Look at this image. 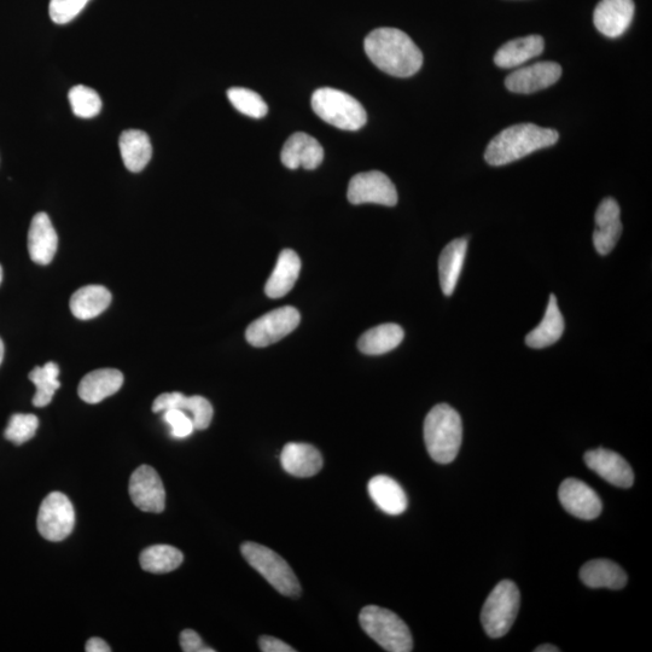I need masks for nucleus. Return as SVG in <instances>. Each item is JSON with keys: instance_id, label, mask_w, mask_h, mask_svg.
<instances>
[{"instance_id": "f257e3e1", "label": "nucleus", "mask_w": 652, "mask_h": 652, "mask_svg": "<svg viewBox=\"0 0 652 652\" xmlns=\"http://www.w3.org/2000/svg\"><path fill=\"white\" fill-rule=\"evenodd\" d=\"M364 49L378 69L393 77L409 78L422 68V51L397 28L375 29L366 37Z\"/></svg>"}, {"instance_id": "f03ea898", "label": "nucleus", "mask_w": 652, "mask_h": 652, "mask_svg": "<svg viewBox=\"0 0 652 652\" xmlns=\"http://www.w3.org/2000/svg\"><path fill=\"white\" fill-rule=\"evenodd\" d=\"M560 138L556 130L534 124L505 128L489 142L485 153L488 165L499 167L523 159L540 149L555 145Z\"/></svg>"}, {"instance_id": "7ed1b4c3", "label": "nucleus", "mask_w": 652, "mask_h": 652, "mask_svg": "<svg viewBox=\"0 0 652 652\" xmlns=\"http://www.w3.org/2000/svg\"><path fill=\"white\" fill-rule=\"evenodd\" d=\"M462 440L463 424L459 413L447 404L433 407L424 421V441L433 461L452 463L461 450Z\"/></svg>"}, {"instance_id": "20e7f679", "label": "nucleus", "mask_w": 652, "mask_h": 652, "mask_svg": "<svg viewBox=\"0 0 652 652\" xmlns=\"http://www.w3.org/2000/svg\"><path fill=\"white\" fill-rule=\"evenodd\" d=\"M360 626L371 639L390 652H410L413 639L409 627L393 611L369 605L360 611Z\"/></svg>"}, {"instance_id": "39448f33", "label": "nucleus", "mask_w": 652, "mask_h": 652, "mask_svg": "<svg viewBox=\"0 0 652 652\" xmlns=\"http://www.w3.org/2000/svg\"><path fill=\"white\" fill-rule=\"evenodd\" d=\"M312 108L320 119L343 131H358L368 121L360 102L348 93L330 87L313 93Z\"/></svg>"}, {"instance_id": "423d86ee", "label": "nucleus", "mask_w": 652, "mask_h": 652, "mask_svg": "<svg viewBox=\"0 0 652 652\" xmlns=\"http://www.w3.org/2000/svg\"><path fill=\"white\" fill-rule=\"evenodd\" d=\"M242 555L246 558L249 566L264 576L273 589L287 597H299L301 585L290 568L287 561L269 547L252 543H244L241 546Z\"/></svg>"}, {"instance_id": "0eeeda50", "label": "nucleus", "mask_w": 652, "mask_h": 652, "mask_svg": "<svg viewBox=\"0 0 652 652\" xmlns=\"http://www.w3.org/2000/svg\"><path fill=\"white\" fill-rule=\"evenodd\" d=\"M521 595L515 582L500 581L488 596L481 611V622L491 638H502L510 631L520 610Z\"/></svg>"}, {"instance_id": "6e6552de", "label": "nucleus", "mask_w": 652, "mask_h": 652, "mask_svg": "<svg viewBox=\"0 0 652 652\" xmlns=\"http://www.w3.org/2000/svg\"><path fill=\"white\" fill-rule=\"evenodd\" d=\"M300 322V312L295 307L277 308L250 324L246 331V339L249 345L256 348L271 346L293 333Z\"/></svg>"}, {"instance_id": "1a4fd4ad", "label": "nucleus", "mask_w": 652, "mask_h": 652, "mask_svg": "<svg viewBox=\"0 0 652 652\" xmlns=\"http://www.w3.org/2000/svg\"><path fill=\"white\" fill-rule=\"evenodd\" d=\"M75 512L71 500L60 492H52L40 505L37 526L40 535L49 541H62L73 532Z\"/></svg>"}, {"instance_id": "9d476101", "label": "nucleus", "mask_w": 652, "mask_h": 652, "mask_svg": "<svg viewBox=\"0 0 652 652\" xmlns=\"http://www.w3.org/2000/svg\"><path fill=\"white\" fill-rule=\"evenodd\" d=\"M348 201L352 205L375 203L387 207L397 206L398 192L392 180L380 171L359 173L349 182Z\"/></svg>"}, {"instance_id": "9b49d317", "label": "nucleus", "mask_w": 652, "mask_h": 652, "mask_svg": "<svg viewBox=\"0 0 652 652\" xmlns=\"http://www.w3.org/2000/svg\"><path fill=\"white\" fill-rule=\"evenodd\" d=\"M128 492H130L133 504L139 510L154 512V514H160L165 510V487H163L159 474L149 465H142L132 474Z\"/></svg>"}, {"instance_id": "f8f14e48", "label": "nucleus", "mask_w": 652, "mask_h": 652, "mask_svg": "<svg viewBox=\"0 0 652 652\" xmlns=\"http://www.w3.org/2000/svg\"><path fill=\"white\" fill-rule=\"evenodd\" d=\"M562 77V67L556 62H538L532 66L517 69L505 79V86L511 92H538L555 85Z\"/></svg>"}, {"instance_id": "ddd939ff", "label": "nucleus", "mask_w": 652, "mask_h": 652, "mask_svg": "<svg viewBox=\"0 0 652 652\" xmlns=\"http://www.w3.org/2000/svg\"><path fill=\"white\" fill-rule=\"evenodd\" d=\"M558 498L570 515L581 520H595L601 515V498L590 486L580 480H564L558 491Z\"/></svg>"}, {"instance_id": "4468645a", "label": "nucleus", "mask_w": 652, "mask_h": 652, "mask_svg": "<svg viewBox=\"0 0 652 652\" xmlns=\"http://www.w3.org/2000/svg\"><path fill=\"white\" fill-rule=\"evenodd\" d=\"M634 10L633 0H601L593 14V22L603 36L619 38L630 28Z\"/></svg>"}, {"instance_id": "2eb2a0df", "label": "nucleus", "mask_w": 652, "mask_h": 652, "mask_svg": "<svg viewBox=\"0 0 652 652\" xmlns=\"http://www.w3.org/2000/svg\"><path fill=\"white\" fill-rule=\"evenodd\" d=\"M585 463L592 471L611 485L630 488L634 482L631 465L614 451L597 448L586 452Z\"/></svg>"}, {"instance_id": "dca6fc26", "label": "nucleus", "mask_w": 652, "mask_h": 652, "mask_svg": "<svg viewBox=\"0 0 652 652\" xmlns=\"http://www.w3.org/2000/svg\"><path fill=\"white\" fill-rule=\"evenodd\" d=\"M281 160L289 170H316L324 160L322 145L307 133L298 132L285 142L282 149Z\"/></svg>"}, {"instance_id": "f3484780", "label": "nucleus", "mask_w": 652, "mask_h": 652, "mask_svg": "<svg viewBox=\"0 0 652 652\" xmlns=\"http://www.w3.org/2000/svg\"><path fill=\"white\" fill-rule=\"evenodd\" d=\"M620 214L619 203L611 197L604 199L598 206L596 230L593 232V244L598 254H610L619 242L622 235Z\"/></svg>"}, {"instance_id": "a211bd4d", "label": "nucleus", "mask_w": 652, "mask_h": 652, "mask_svg": "<svg viewBox=\"0 0 652 652\" xmlns=\"http://www.w3.org/2000/svg\"><path fill=\"white\" fill-rule=\"evenodd\" d=\"M172 409L189 412L197 430H205L211 426L214 411L212 404L206 398L199 395L188 398L182 393L174 392L161 394L155 399L153 404L155 413Z\"/></svg>"}, {"instance_id": "6ab92c4d", "label": "nucleus", "mask_w": 652, "mask_h": 652, "mask_svg": "<svg viewBox=\"0 0 652 652\" xmlns=\"http://www.w3.org/2000/svg\"><path fill=\"white\" fill-rule=\"evenodd\" d=\"M58 247V237L49 215L38 213L34 215L28 232V252L33 263L49 265L55 258Z\"/></svg>"}, {"instance_id": "aec40b11", "label": "nucleus", "mask_w": 652, "mask_h": 652, "mask_svg": "<svg viewBox=\"0 0 652 652\" xmlns=\"http://www.w3.org/2000/svg\"><path fill=\"white\" fill-rule=\"evenodd\" d=\"M282 467L288 474L296 477L317 475L323 468L322 454L310 444L290 442L281 453Z\"/></svg>"}, {"instance_id": "412c9836", "label": "nucleus", "mask_w": 652, "mask_h": 652, "mask_svg": "<svg viewBox=\"0 0 652 652\" xmlns=\"http://www.w3.org/2000/svg\"><path fill=\"white\" fill-rule=\"evenodd\" d=\"M124 384V375L119 370L101 369L87 374L79 384V397L87 404H98L112 397Z\"/></svg>"}, {"instance_id": "4be33fe9", "label": "nucleus", "mask_w": 652, "mask_h": 652, "mask_svg": "<svg viewBox=\"0 0 652 652\" xmlns=\"http://www.w3.org/2000/svg\"><path fill=\"white\" fill-rule=\"evenodd\" d=\"M301 271V259L291 249H284L278 256L275 270L265 285V293L271 299H281L290 293L298 282Z\"/></svg>"}, {"instance_id": "5701e85b", "label": "nucleus", "mask_w": 652, "mask_h": 652, "mask_svg": "<svg viewBox=\"0 0 652 652\" xmlns=\"http://www.w3.org/2000/svg\"><path fill=\"white\" fill-rule=\"evenodd\" d=\"M580 579L591 589L621 590L627 584V574L619 564L609 560H593L580 569Z\"/></svg>"}, {"instance_id": "b1692460", "label": "nucleus", "mask_w": 652, "mask_h": 652, "mask_svg": "<svg viewBox=\"0 0 652 652\" xmlns=\"http://www.w3.org/2000/svg\"><path fill=\"white\" fill-rule=\"evenodd\" d=\"M467 250V238H458V240L448 243L442 250L439 259V276L442 293L446 296H451L456 290Z\"/></svg>"}, {"instance_id": "393cba45", "label": "nucleus", "mask_w": 652, "mask_h": 652, "mask_svg": "<svg viewBox=\"0 0 652 652\" xmlns=\"http://www.w3.org/2000/svg\"><path fill=\"white\" fill-rule=\"evenodd\" d=\"M369 494L374 503L388 515H400L407 509L406 493L399 483L386 475L375 476L369 482Z\"/></svg>"}, {"instance_id": "a878e982", "label": "nucleus", "mask_w": 652, "mask_h": 652, "mask_svg": "<svg viewBox=\"0 0 652 652\" xmlns=\"http://www.w3.org/2000/svg\"><path fill=\"white\" fill-rule=\"evenodd\" d=\"M544 46V39L540 36H528L511 40L497 51L496 56H494V63L504 69L520 67L523 63L543 54Z\"/></svg>"}, {"instance_id": "bb28decb", "label": "nucleus", "mask_w": 652, "mask_h": 652, "mask_svg": "<svg viewBox=\"0 0 652 652\" xmlns=\"http://www.w3.org/2000/svg\"><path fill=\"white\" fill-rule=\"evenodd\" d=\"M564 319L558 307L555 295L550 296L544 319L526 337V345L534 349H543L555 345L564 333Z\"/></svg>"}, {"instance_id": "cd10ccee", "label": "nucleus", "mask_w": 652, "mask_h": 652, "mask_svg": "<svg viewBox=\"0 0 652 652\" xmlns=\"http://www.w3.org/2000/svg\"><path fill=\"white\" fill-rule=\"evenodd\" d=\"M120 153L128 171L142 172L147 167L153 147L147 133L139 130H127L120 137Z\"/></svg>"}, {"instance_id": "c85d7f7f", "label": "nucleus", "mask_w": 652, "mask_h": 652, "mask_svg": "<svg viewBox=\"0 0 652 652\" xmlns=\"http://www.w3.org/2000/svg\"><path fill=\"white\" fill-rule=\"evenodd\" d=\"M112 302V294L102 285H86L72 296L71 311L74 317L89 320L100 316Z\"/></svg>"}, {"instance_id": "c756f323", "label": "nucleus", "mask_w": 652, "mask_h": 652, "mask_svg": "<svg viewBox=\"0 0 652 652\" xmlns=\"http://www.w3.org/2000/svg\"><path fill=\"white\" fill-rule=\"evenodd\" d=\"M404 330L398 324H382L366 331L358 341L359 351L366 355L386 354L404 340Z\"/></svg>"}, {"instance_id": "7c9ffc66", "label": "nucleus", "mask_w": 652, "mask_h": 652, "mask_svg": "<svg viewBox=\"0 0 652 652\" xmlns=\"http://www.w3.org/2000/svg\"><path fill=\"white\" fill-rule=\"evenodd\" d=\"M184 561L182 551L170 545H154L141 553L139 563L145 572L166 574L176 570Z\"/></svg>"}, {"instance_id": "2f4dec72", "label": "nucleus", "mask_w": 652, "mask_h": 652, "mask_svg": "<svg viewBox=\"0 0 652 652\" xmlns=\"http://www.w3.org/2000/svg\"><path fill=\"white\" fill-rule=\"evenodd\" d=\"M60 368L56 363H46L44 366H37L29 374L31 380L37 388V393L33 398V405L36 407L48 406L57 389H60L61 383L58 381Z\"/></svg>"}, {"instance_id": "473e14b6", "label": "nucleus", "mask_w": 652, "mask_h": 652, "mask_svg": "<svg viewBox=\"0 0 652 652\" xmlns=\"http://www.w3.org/2000/svg\"><path fill=\"white\" fill-rule=\"evenodd\" d=\"M227 97H229V101L238 112L250 116V118L263 119L269 112V107H267L263 97L252 90L243 89V87H232L227 91Z\"/></svg>"}, {"instance_id": "72a5a7b5", "label": "nucleus", "mask_w": 652, "mask_h": 652, "mask_svg": "<svg viewBox=\"0 0 652 652\" xmlns=\"http://www.w3.org/2000/svg\"><path fill=\"white\" fill-rule=\"evenodd\" d=\"M69 102L73 113L81 119L95 118L102 110V100L95 90L84 85L74 86L69 91Z\"/></svg>"}, {"instance_id": "f704fd0d", "label": "nucleus", "mask_w": 652, "mask_h": 652, "mask_svg": "<svg viewBox=\"0 0 652 652\" xmlns=\"http://www.w3.org/2000/svg\"><path fill=\"white\" fill-rule=\"evenodd\" d=\"M38 427L39 419L37 416L16 413V415L11 416L4 436L5 439L14 442L15 445H22L34 438Z\"/></svg>"}, {"instance_id": "c9c22d12", "label": "nucleus", "mask_w": 652, "mask_h": 652, "mask_svg": "<svg viewBox=\"0 0 652 652\" xmlns=\"http://www.w3.org/2000/svg\"><path fill=\"white\" fill-rule=\"evenodd\" d=\"M90 0H50L49 13L57 25H66L83 11Z\"/></svg>"}, {"instance_id": "e433bc0d", "label": "nucleus", "mask_w": 652, "mask_h": 652, "mask_svg": "<svg viewBox=\"0 0 652 652\" xmlns=\"http://www.w3.org/2000/svg\"><path fill=\"white\" fill-rule=\"evenodd\" d=\"M163 419L171 427L174 438H188L195 430L192 418L182 410H167L163 412Z\"/></svg>"}, {"instance_id": "4c0bfd02", "label": "nucleus", "mask_w": 652, "mask_h": 652, "mask_svg": "<svg viewBox=\"0 0 652 652\" xmlns=\"http://www.w3.org/2000/svg\"><path fill=\"white\" fill-rule=\"evenodd\" d=\"M180 646L185 652H214L215 650L209 648L203 643L202 638L195 631L185 630L180 634Z\"/></svg>"}, {"instance_id": "58836bf2", "label": "nucleus", "mask_w": 652, "mask_h": 652, "mask_svg": "<svg viewBox=\"0 0 652 652\" xmlns=\"http://www.w3.org/2000/svg\"><path fill=\"white\" fill-rule=\"evenodd\" d=\"M260 650L264 652H295L287 643L275 637L264 636L259 640Z\"/></svg>"}, {"instance_id": "ea45409f", "label": "nucleus", "mask_w": 652, "mask_h": 652, "mask_svg": "<svg viewBox=\"0 0 652 652\" xmlns=\"http://www.w3.org/2000/svg\"><path fill=\"white\" fill-rule=\"evenodd\" d=\"M85 650L87 652H110V646L104 642L101 638H91L89 642L86 643Z\"/></svg>"}, {"instance_id": "a19ab883", "label": "nucleus", "mask_w": 652, "mask_h": 652, "mask_svg": "<svg viewBox=\"0 0 652 652\" xmlns=\"http://www.w3.org/2000/svg\"><path fill=\"white\" fill-rule=\"evenodd\" d=\"M535 652H560V649L557 648L555 645L551 644H544L538 646L537 649L534 650Z\"/></svg>"}, {"instance_id": "79ce46f5", "label": "nucleus", "mask_w": 652, "mask_h": 652, "mask_svg": "<svg viewBox=\"0 0 652 652\" xmlns=\"http://www.w3.org/2000/svg\"><path fill=\"white\" fill-rule=\"evenodd\" d=\"M4 353H5L4 342L2 339H0V365H2L3 363Z\"/></svg>"}, {"instance_id": "37998d69", "label": "nucleus", "mask_w": 652, "mask_h": 652, "mask_svg": "<svg viewBox=\"0 0 652 652\" xmlns=\"http://www.w3.org/2000/svg\"><path fill=\"white\" fill-rule=\"evenodd\" d=\"M3 282V267L0 265V284Z\"/></svg>"}]
</instances>
